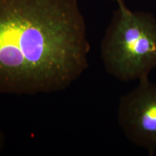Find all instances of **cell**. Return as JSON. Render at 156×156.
I'll return each instance as SVG.
<instances>
[{
	"label": "cell",
	"mask_w": 156,
	"mask_h": 156,
	"mask_svg": "<svg viewBox=\"0 0 156 156\" xmlns=\"http://www.w3.org/2000/svg\"><path fill=\"white\" fill-rule=\"evenodd\" d=\"M78 0H0V94L68 88L89 67Z\"/></svg>",
	"instance_id": "obj_1"
},
{
	"label": "cell",
	"mask_w": 156,
	"mask_h": 156,
	"mask_svg": "<svg viewBox=\"0 0 156 156\" xmlns=\"http://www.w3.org/2000/svg\"><path fill=\"white\" fill-rule=\"evenodd\" d=\"M116 3L101 44L103 65L120 81L147 80L156 67V17L131 10L124 1Z\"/></svg>",
	"instance_id": "obj_2"
},
{
	"label": "cell",
	"mask_w": 156,
	"mask_h": 156,
	"mask_svg": "<svg viewBox=\"0 0 156 156\" xmlns=\"http://www.w3.org/2000/svg\"><path fill=\"white\" fill-rule=\"evenodd\" d=\"M119 125L127 140L150 155L156 151V83L139 81L135 88L120 98Z\"/></svg>",
	"instance_id": "obj_3"
},
{
	"label": "cell",
	"mask_w": 156,
	"mask_h": 156,
	"mask_svg": "<svg viewBox=\"0 0 156 156\" xmlns=\"http://www.w3.org/2000/svg\"><path fill=\"white\" fill-rule=\"evenodd\" d=\"M4 142H5V136H4V134L2 132V130L0 129V151L3 148Z\"/></svg>",
	"instance_id": "obj_4"
},
{
	"label": "cell",
	"mask_w": 156,
	"mask_h": 156,
	"mask_svg": "<svg viewBox=\"0 0 156 156\" xmlns=\"http://www.w3.org/2000/svg\"><path fill=\"white\" fill-rule=\"evenodd\" d=\"M112 1H115L116 2H119V1H124V0H112Z\"/></svg>",
	"instance_id": "obj_5"
}]
</instances>
